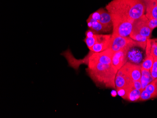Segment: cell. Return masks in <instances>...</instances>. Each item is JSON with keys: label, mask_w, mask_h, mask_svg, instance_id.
Masks as SVG:
<instances>
[{"label": "cell", "mask_w": 157, "mask_h": 118, "mask_svg": "<svg viewBox=\"0 0 157 118\" xmlns=\"http://www.w3.org/2000/svg\"><path fill=\"white\" fill-rule=\"evenodd\" d=\"M105 8L110 13L134 21L144 15L146 6L143 0H112Z\"/></svg>", "instance_id": "obj_1"}, {"label": "cell", "mask_w": 157, "mask_h": 118, "mask_svg": "<svg viewBox=\"0 0 157 118\" xmlns=\"http://www.w3.org/2000/svg\"><path fill=\"white\" fill-rule=\"evenodd\" d=\"M118 70L112 65L89 63L86 72L99 87L116 89L115 80Z\"/></svg>", "instance_id": "obj_2"}, {"label": "cell", "mask_w": 157, "mask_h": 118, "mask_svg": "<svg viewBox=\"0 0 157 118\" xmlns=\"http://www.w3.org/2000/svg\"><path fill=\"white\" fill-rule=\"evenodd\" d=\"M113 22V34L121 37L129 36L134 21L116 14L110 13Z\"/></svg>", "instance_id": "obj_3"}, {"label": "cell", "mask_w": 157, "mask_h": 118, "mask_svg": "<svg viewBox=\"0 0 157 118\" xmlns=\"http://www.w3.org/2000/svg\"><path fill=\"white\" fill-rule=\"evenodd\" d=\"M146 43H141L136 41L129 36L121 37L112 33L109 48L114 52L131 45L138 46L145 50Z\"/></svg>", "instance_id": "obj_4"}, {"label": "cell", "mask_w": 157, "mask_h": 118, "mask_svg": "<svg viewBox=\"0 0 157 118\" xmlns=\"http://www.w3.org/2000/svg\"><path fill=\"white\" fill-rule=\"evenodd\" d=\"M152 31L149 27L148 19L145 14L134 20L132 32L139 33L144 37L150 39Z\"/></svg>", "instance_id": "obj_5"}, {"label": "cell", "mask_w": 157, "mask_h": 118, "mask_svg": "<svg viewBox=\"0 0 157 118\" xmlns=\"http://www.w3.org/2000/svg\"><path fill=\"white\" fill-rule=\"evenodd\" d=\"M120 69L133 81H138L141 79L142 75L141 65L127 62Z\"/></svg>", "instance_id": "obj_6"}, {"label": "cell", "mask_w": 157, "mask_h": 118, "mask_svg": "<svg viewBox=\"0 0 157 118\" xmlns=\"http://www.w3.org/2000/svg\"><path fill=\"white\" fill-rule=\"evenodd\" d=\"M136 45H131L126 47L117 51L114 52L112 57V65L117 68L118 70L121 68L128 61L127 54L129 48L131 47Z\"/></svg>", "instance_id": "obj_7"}, {"label": "cell", "mask_w": 157, "mask_h": 118, "mask_svg": "<svg viewBox=\"0 0 157 118\" xmlns=\"http://www.w3.org/2000/svg\"><path fill=\"white\" fill-rule=\"evenodd\" d=\"M112 34H97V41L91 48L90 51L94 52H100L109 48Z\"/></svg>", "instance_id": "obj_8"}, {"label": "cell", "mask_w": 157, "mask_h": 118, "mask_svg": "<svg viewBox=\"0 0 157 118\" xmlns=\"http://www.w3.org/2000/svg\"><path fill=\"white\" fill-rule=\"evenodd\" d=\"M133 82L122 70L121 69L118 70L115 80L116 89L128 87L132 85Z\"/></svg>", "instance_id": "obj_9"}, {"label": "cell", "mask_w": 157, "mask_h": 118, "mask_svg": "<svg viewBox=\"0 0 157 118\" xmlns=\"http://www.w3.org/2000/svg\"><path fill=\"white\" fill-rule=\"evenodd\" d=\"M146 6V17L155 18L157 20V2L153 0H143Z\"/></svg>", "instance_id": "obj_10"}, {"label": "cell", "mask_w": 157, "mask_h": 118, "mask_svg": "<svg viewBox=\"0 0 157 118\" xmlns=\"http://www.w3.org/2000/svg\"><path fill=\"white\" fill-rule=\"evenodd\" d=\"M136 46H138L131 47L128 51L127 54L128 61H129V62L131 63L136 64L142 60L143 57L142 52L136 48Z\"/></svg>", "instance_id": "obj_11"}, {"label": "cell", "mask_w": 157, "mask_h": 118, "mask_svg": "<svg viewBox=\"0 0 157 118\" xmlns=\"http://www.w3.org/2000/svg\"><path fill=\"white\" fill-rule=\"evenodd\" d=\"M87 22L90 29L97 33L107 32L110 31L104 26L99 21L94 20L91 17H89L87 20Z\"/></svg>", "instance_id": "obj_12"}, {"label": "cell", "mask_w": 157, "mask_h": 118, "mask_svg": "<svg viewBox=\"0 0 157 118\" xmlns=\"http://www.w3.org/2000/svg\"><path fill=\"white\" fill-rule=\"evenodd\" d=\"M99 21L107 29L111 30L113 27V22L110 13L107 10L102 8Z\"/></svg>", "instance_id": "obj_13"}, {"label": "cell", "mask_w": 157, "mask_h": 118, "mask_svg": "<svg viewBox=\"0 0 157 118\" xmlns=\"http://www.w3.org/2000/svg\"><path fill=\"white\" fill-rule=\"evenodd\" d=\"M145 54L146 56L141 65V67L144 70L150 71L154 63V59L148 48H145Z\"/></svg>", "instance_id": "obj_14"}, {"label": "cell", "mask_w": 157, "mask_h": 118, "mask_svg": "<svg viewBox=\"0 0 157 118\" xmlns=\"http://www.w3.org/2000/svg\"><path fill=\"white\" fill-rule=\"evenodd\" d=\"M141 92L142 90L135 89L133 86H132L127 94L126 100L131 102H136L139 101Z\"/></svg>", "instance_id": "obj_15"}, {"label": "cell", "mask_w": 157, "mask_h": 118, "mask_svg": "<svg viewBox=\"0 0 157 118\" xmlns=\"http://www.w3.org/2000/svg\"><path fill=\"white\" fill-rule=\"evenodd\" d=\"M152 80H153V79L151 76L150 71L144 70L142 68V75H141L140 81H141V84H142L143 90L145 89L146 86L151 82H152Z\"/></svg>", "instance_id": "obj_16"}, {"label": "cell", "mask_w": 157, "mask_h": 118, "mask_svg": "<svg viewBox=\"0 0 157 118\" xmlns=\"http://www.w3.org/2000/svg\"><path fill=\"white\" fill-rule=\"evenodd\" d=\"M146 48L149 50L154 59H157V38L148 39Z\"/></svg>", "instance_id": "obj_17"}, {"label": "cell", "mask_w": 157, "mask_h": 118, "mask_svg": "<svg viewBox=\"0 0 157 118\" xmlns=\"http://www.w3.org/2000/svg\"><path fill=\"white\" fill-rule=\"evenodd\" d=\"M144 89L149 92L151 96V99L157 97V78L152 80Z\"/></svg>", "instance_id": "obj_18"}, {"label": "cell", "mask_w": 157, "mask_h": 118, "mask_svg": "<svg viewBox=\"0 0 157 118\" xmlns=\"http://www.w3.org/2000/svg\"><path fill=\"white\" fill-rule=\"evenodd\" d=\"M129 37L132 39L136 41H139L141 43H146L147 42V38L144 37L143 36L140 35L139 33H136V32H131Z\"/></svg>", "instance_id": "obj_19"}, {"label": "cell", "mask_w": 157, "mask_h": 118, "mask_svg": "<svg viewBox=\"0 0 157 118\" xmlns=\"http://www.w3.org/2000/svg\"><path fill=\"white\" fill-rule=\"evenodd\" d=\"M84 41L89 48H90L96 44L97 41V34H95L91 37H86Z\"/></svg>", "instance_id": "obj_20"}, {"label": "cell", "mask_w": 157, "mask_h": 118, "mask_svg": "<svg viewBox=\"0 0 157 118\" xmlns=\"http://www.w3.org/2000/svg\"><path fill=\"white\" fill-rule=\"evenodd\" d=\"M150 72L153 80L157 78V59H154V63L151 69Z\"/></svg>", "instance_id": "obj_21"}, {"label": "cell", "mask_w": 157, "mask_h": 118, "mask_svg": "<svg viewBox=\"0 0 157 118\" xmlns=\"http://www.w3.org/2000/svg\"><path fill=\"white\" fill-rule=\"evenodd\" d=\"M101 10H102V8L99 9L97 11H95L94 13H92L89 16V17H91L93 19H94V20L98 21H99L100 17Z\"/></svg>", "instance_id": "obj_22"}, {"label": "cell", "mask_w": 157, "mask_h": 118, "mask_svg": "<svg viewBox=\"0 0 157 118\" xmlns=\"http://www.w3.org/2000/svg\"><path fill=\"white\" fill-rule=\"evenodd\" d=\"M148 25L149 27L153 30L156 27H157V20L155 18H148Z\"/></svg>", "instance_id": "obj_23"}, {"label": "cell", "mask_w": 157, "mask_h": 118, "mask_svg": "<svg viewBox=\"0 0 157 118\" xmlns=\"http://www.w3.org/2000/svg\"><path fill=\"white\" fill-rule=\"evenodd\" d=\"M133 86L135 89L140 90H142V91L143 90L142 84H141L140 80H138V81H133Z\"/></svg>", "instance_id": "obj_24"}, {"label": "cell", "mask_w": 157, "mask_h": 118, "mask_svg": "<svg viewBox=\"0 0 157 118\" xmlns=\"http://www.w3.org/2000/svg\"><path fill=\"white\" fill-rule=\"evenodd\" d=\"M96 34L95 32L90 29L86 32V37H91Z\"/></svg>", "instance_id": "obj_25"}, {"label": "cell", "mask_w": 157, "mask_h": 118, "mask_svg": "<svg viewBox=\"0 0 157 118\" xmlns=\"http://www.w3.org/2000/svg\"><path fill=\"white\" fill-rule=\"evenodd\" d=\"M111 95H112V96H113V97H116V95H117V91L113 90V91H112V92H111Z\"/></svg>", "instance_id": "obj_26"}, {"label": "cell", "mask_w": 157, "mask_h": 118, "mask_svg": "<svg viewBox=\"0 0 157 118\" xmlns=\"http://www.w3.org/2000/svg\"><path fill=\"white\" fill-rule=\"evenodd\" d=\"M154 1L156 2H157V0H153Z\"/></svg>", "instance_id": "obj_27"}]
</instances>
